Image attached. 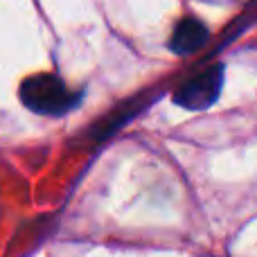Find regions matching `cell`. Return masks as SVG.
I'll use <instances>...</instances> for the list:
<instances>
[{"mask_svg": "<svg viewBox=\"0 0 257 257\" xmlns=\"http://www.w3.org/2000/svg\"><path fill=\"white\" fill-rule=\"evenodd\" d=\"M21 99L30 111L39 115L59 117L77 106L79 95H75L59 77L54 75H34L27 77L21 86Z\"/></svg>", "mask_w": 257, "mask_h": 257, "instance_id": "obj_1", "label": "cell"}, {"mask_svg": "<svg viewBox=\"0 0 257 257\" xmlns=\"http://www.w3.org/2000/svg\"><path fill=\"white\" fill-rule=\"evenodd\" d=\"M208 41V27L199 21V18H183L172 32L169 39V48L176 54H194L201 50Z\"/></svg>", "mask_w": 257, "mask_h": 257, "instance_id": "obj_3", "label": "cell"}, {"mask_svg": "<svg viewBox=\"0 0 257 257\" xmlns=\"http://www.w3.org/2000/svg\"><path fill=\"white\" fill-rule=\"evenodd\" d=\"M223 86V66H210L187 84H183L174 95V102L190 111H203L219 99Z\"/></svg>", "mask_w": 257, "mask_h": 257, "instance_id": "obj_2", "label": "cell"}]
</instances>
